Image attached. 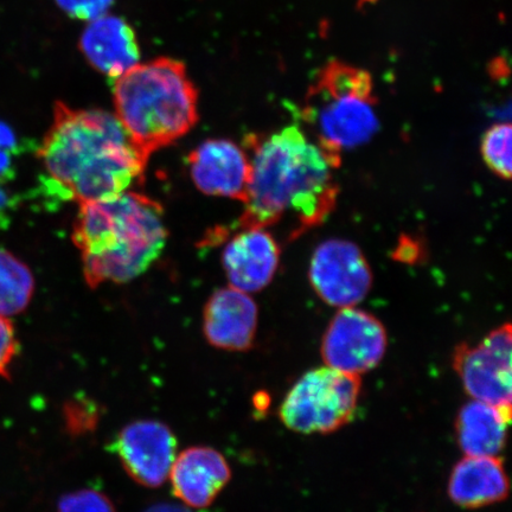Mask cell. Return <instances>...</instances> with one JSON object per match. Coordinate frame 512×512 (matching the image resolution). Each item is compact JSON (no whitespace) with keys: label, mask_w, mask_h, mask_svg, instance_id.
<instances>
[{"label":"cell","mask_w":512,"mask_h":512,"mask_svg":"<svg viewBox=\"0 0 512 512\" xmlns=\"http://www.w3.org/2000/svg\"><path fill=\"white\" fill-rule=\"evenodd\" d=\"M511 409L473 400L460 409L457 443L465 456L498 457L507 444Z\"/></svg>","instance_id":"obj_17"},{"label":"cell","mask_w":512,"mask_h":512,"mask_svg":"<svg viewBox=\"0 0 512 512\" xmlns=\"http://www.w3.org/2000/svg\"><path fill=\"white\" fill-rule=\"evenodd\" d=\"M509 489L501 458L466 456L453 467L447 491L458 507L479 509L505 501Z\"/></svg>","instance_id":"obj_16"},{"label":"cell","mask_w":512,"mask_h":512,"mask_svg":"<svg viewBox=\"0 0 512 512\" xmlns=\"http://www.w3.org/2000/svg\"><path fill=\"white\" fill-rule=\"evenodd\" d=\"M170 475L172 492L179 501L191 508L203 509L213 504L226 488L232 470L219 451L195 446L179 454Z\"/></svg>","instance_id":"obj_15"},{"label":"cell","mask_w":512,"mask_h":512,"mask_svg":"<svg viewBox=\"0 0 512 512\" xmlns=\"http://www.w3.org/2000/svg\"><path fill=\"white\" fill-rule=\"evenodd\" d=\"M127 475L146 488H159L175 463L177 439L168 425L156 420L131 422L110 445Z\"/></svg>","instance_id":"obj_10"},{"label":"cell","mask_w":512,"mask_h":512,"mask_svg":"<svg viewBox=\"0 0 512 512\" xmlns=\"http://www.w3.org/2000/svg\"><path fill=\"white\" fill-rule=\"evenodd\" d=\"M258 317V306L248 293L232 286L220 288L204 307V336L217 349L247 351L254 345Z\"/></svg>","instance_id":"obj_13"},{"label":"cell","mask_w":512,"mask_h":512,"mask_svg":"<svg viewBox=\"0 0 512 512\" xmlns=\"http://www.w3.org/2000/svg\"><path fill=\"white\" fill-rule=\"evenodd\" d=\"M37 156L51 194L79 204L123 194L149 162L115 115L74 110L61 101Z\"/></svg>","instance_id":"obj_2"},{"label":"cell","mask_w":512,"mask_h":512,"mask_svg":"<svg viewBox=\"0 0 512 512\" xmlns=\"http://www.w3.org/2000/svg\"><path fill=\"white\" fill-rule=\"evenodd\" d=\"M361 377L330 367L307 371L280 406V420L293 432L328 434L348 425L360 401Z\"/></svg>","instance_id":"obj_6"},{"label":"cell","mask_w":512,"mask_h":512,"mask_svg":"<svg viewBox=\"0 0 512 512\" xmlns=\"http://www.w3.org/2000/svg\"><path fill=\"white\" fill-rule=\"evenodd\" d=\"M17 145L15 133L8 125L0 123V149L12 151Z\"/></svg>","instance_id":"obj_24"},{"label":"cell","mask_w":512,"mask_h":512,"mask_svg":"<svg viewBox=\"0 0 512 512\" xmlns=\"http://www.w3.org/2000/svg\"><path fill=\"white\" fill-rule=\"evenodd\" d=\"M511 136L509 123L496 124L485 132L480 147L485 164L505 181H510L512 174Z\"/></svg>","instance_id":"obj_19"},{"label":"cell","mask_w":512,"mask_h":512,"mask_svg":"<svg viewBox=\"0 0 512 512\" xmlns=\"http://www.w3.org/2000/svg\"><path fill=\"white\" fill-rule=\"evenodd\" d=\"M280 248L265 228L239 229L223 249L222 264L230 286L245 293L264 290L278 271Z\"/></svg>","instance_id":"obj_12"},{"label":"cell","mask_w":512,"mask_h":512,"mask_svg":"<svg viewBox=\"0 0 512 512\" xmlns=\"http://www.w3.org/2000/svg\"><path fill=\"white\" fill-rule=\"evenodd\" d=\"M192 182L203 194L246 200L251 160L246 149L228 139H209L188 156Z\"/></svg>","instance_id":"obj_11"},{"label":"cell","mask_w":512,"mask_h":512,"mask_svg":"<svg viewBox=\"0 0 512 512\" xmlns=\"http://www.w3.org/2000/svg\"><path fill=\"white\" fill-rule=\"evenodd\" d=\"M387 345V331L379 319L355 306L344 307L325 331L322 357L326 367L360 376L379 366Z\"/></svg>","instance_id":"obj_8"},{"label":"cell","mask_w":512,"mask_h":512,"mask_svg":"<svg viewBox=\"0 0 512 512\" xmlns=\"http://www.w3.org/2000/svg\"><path fill=\"white\" fill-rule=\"evenodd\" d=\"M245 149L251 160L245 211L238 223L220 228L224 238L235 229L266 228L292 214L294 236L320 226L335 209L334 168L317 143L298 125L267 137L251 134Z\"/></svg>","instance_id":"obj_1"},{"label":"cell","mask_w":512,"mask_h":512,"mask_svg":"<svg viewBox=\"0 0 512 512\" xmlns=\"http://www.w3.org/2000/svg\"><path fill=\"white\" fill-rule=\"evenodd\" d=\"M72 239L91 288L137 278L162 253L168 230L158 202L138 192L79 204Z\"/></svg>","instance_id":"obj_3"},{"label":"cell","mask_w":512,"mask_h":512,"mask_svg":"<svg viewBox=\"0 0 512 512\" xmlns=\"http://www.w3.org/2000/svg\"><path fill=\"white\" fill-rule=\"evenodd\" d=\"M18 354L14 325L8 317L0 316V377L10 379V368Z\"/></svg>","instance_id":"obj_23"},{"label":"cell","mask_w":512,"mask_h":512,"mask_svg":"<svg viewBox=\"0 0 512 512\" xmlns=\"http://www.w3.org/2000/svg\"><path fill=\"white\" fill-rule=\"evenodd\" d=\"M145 512H191L189 509L181 507V505L160 503L153 505V507L147 509Z\"/></svg>","instance_id":"obj_25"},{"label":"cell","mask_w":512,"mask_h":512,"mask_svg":"<svg viewBox=\"0 0 512 512\" xmlns=\"http://www.w3.org/2000/svg\"><path fill=\"white\" fill-rule=\"evenodd\" d=\"M11 172L10 151L0 149V179L9 177Z\"/></svg>","instance_id":"obj_26"},{"label":"cell","mask_w":512,"mask_h":512,"mask_svg":"<svg viewBox=\"0 0 512 512\" xmlns=\"http://www.w3.org/2000/svg\"><path fill=\"white\" fill-rule=\"evenodd\" d=\"M115 117L138 151L153 152L181 139L198 121V91L182 61L158 57L114 80Z\"/></svg>","instance_id":"obj_4"},{"label":"cell","mask_w":512,"mask_h":512,"mask_svg":"<svg viewBox=\"0 0 512 512\" xmlns=\"http://www.w3.org/2000/svg\"><path fill=\"white\" fill-rule=\"evenodd\" d=\"M309 278L317 296L338 309L363 302L373 285V273L360 247L341 239L326 240L315 249Z\"/></svg>","instance_id":"obj_9"},{"label":"cell","mask_w":512,"mask_h":512,"mask_svg":"<svg viewBox=\"0 0 512 512\" xmlns=\"http://www.w3.org/2000/svg\"><path fill=\"white\" fill-rule=\"evenodd\" d=\"M63 418L67 431L72 435L93 432L101 418V408L92 399L74 398L63 408Z\"/></svg>","instance_id":"obj_20"},{"label":"cell","mask_w":512,"mask_h":512,"mask_svg":"<svg viewBox=\"0 0 512 512\" xmlns=\"http://www.w3.org/2000/svg\"><path fill=\"white\" fill-rule=\"evenodd\" d=\"M304 119L337 168L342 151L369 143L380 131L371 75L341 61L325 64L307 93Z\"/></svg>","instance_id":"obj_5"},{"label":"cell","mask_w":512,"mask_h":512,"mask_svg":"<svg viewBox=\"0 0 512 512\" xmlns=\"http://www.w3.org/2000/svg\"><path fill=\"white\" fill-rule=\"evenodd\" d=\"M35 292V279L23 261L0 248V316L12 317L27 310Z\"/></svg>","instance_id":"obj_18"},{"label":"cell","mask_w":512,"mask_h":512,"mask_svg":"<svg viewBox=\"0 0 512 512\" xmlns=\"http://www.w3.org/2000/svg\"><path fill=\"white\" fill-rule=\"evenodd\" d=\"M55 2L69 17L89 22L107 14L115 0H55Z\"/></svg>","instance_id":"obj_22"},{"label":"cell","mask_w":512,"mask_h":512,"mask_svg":"<svg viewBox=\"0 0 512 512\" xmlns=\"http://www.w3.org/2000/svg\"><path fill=\"white\" fill-rule=\"evenodd\" d=\"M59 512H115L111 499L95 490H80L64 495Z\"/></svg>","instance_id":"obj_21"},{"label":"cell","mask_w":512,"mask_h":512,"mask_svg":"<svg viewBox=\"0 0 512 512\" xmlns=\"http://www.w3.org/2000/svg\"><path fill=\"white\" fill-rule=\"evenodd\" d=\"M79 48L95 70L112 80L136 66L142 57L136 30L125 18L110 14L88 22Z\"/></svg>","instance_id":"obj_14"},{"label":"cell","mask_w":512,"mask_h":512,"mask_svg":"<svg viewBox=\"0 0 512 512\" xmlns=\"http://www.w3.org/2000/svg\"><path fill=\"white\" fill-rule=\"evenodd\" d=\"M453 368L473 400L511 409V325L491 331L475 347L463 343L453 354Z\"/></svg>","instance_id":"obj_7"}]
</instances>
